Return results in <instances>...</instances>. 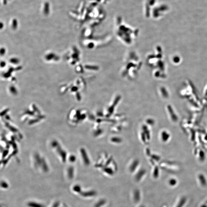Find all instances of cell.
I'll return each instance as SVG.
<instances>
[{"instance_id": "obj_1", "label": "cell", "mask_w": 207, "mask_h": 207, "mask_svg": "<svg viewBox=\"0 0 207 207\" xmlns=\"http://www.w3.org/2000/svg\"><path fill=\"white\" fill-rule=\"evenodd\" d=\"M75 159V158H74V157H72L70 158V159H71V161H72V162H74L73 161H74V159Z\"/></svg>"}]
</instances>
